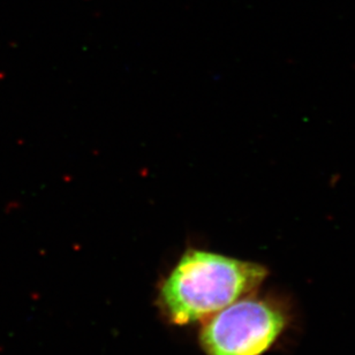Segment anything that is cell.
I'll list each match as a JSON object with an SVG mask.
<instances>
[{
	"label": "cell",
	"instance_id": "2",
	"mask_svg": "<svg viewBox=\"0 0 355 355\" xmlns=\"http://www.w3.org/2000/svg\"><path fill=\"white\" fill-rule=\"evenodd\" d=\"M286 325L287 313L280 304L250 294L207 318L200 343L207 355H262Z\"/></svg>",
	"mask_w": 355,
	"mask_h": 355
},
{
	"label": "cell",
	"instance_id": "1",
	"mask_svg": "<svg viewBox=\"0 0 355 355\" xmlns=\"http://www.w3.org/2000/svg\"><path fill=\"white\" fill-rule=\"evenodd\" d=\"M266 276L261 264L187 250L162 284L159 304L173 324H191L255 293Z\"/></svg>",
	"mask_w": 355,
	"mask_h": 355
}]
</instances>
